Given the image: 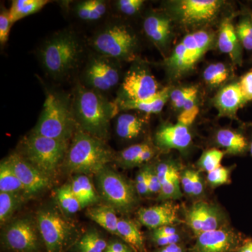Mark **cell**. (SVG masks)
Returning <instances> with one entry per match:
<instances>
[{"label": "cell", "mask_w": 252, "mask_h": 252, "mask_svg": "<svg viewBox=\"0 0 252 252\" xmlns=\"http://www.w3.org/2000/svg\"><path fill=\"white\" fill-rule=\"evenodd\" d=\"M247 103L248 102L244 97L239 82L233 83L223 88L217 94L215 102L220 117L234 119H238V111Z\"/></svg>", "instance_id": "obj_21"}, {"label": "cell", "mask_w": 252, "mask_h": 252, "mask_svg": "<svg viewBox=\"0 0 252 252\" xmlns=\"http://www.w3.org/2000/svg\"><path fill=\"white\" fill-rule=\"evenodd\" d=\"M156 143L160 148L183 151L192 142L189 127L182 124H165L160 126L155 135Z\"/></svg>", "instance_id": "obj_18"}, {"label": "cell", "mask_w": 252, "mask_h": 252, "mask_svg": "<svg viewBox=\"0 0 252 252\" xmlns=\"http://www.w3.org/2000/svg\"><path fill=\"white\" fill-rule=\"evenodd\" d=\"M13 23L10 19L9 9L1 4L0 9V44L1 47H4L9 40L10 31Z\"/></svg>", "instance_id": "obj_41"}, {"label": "cell", "mask_w": 252, "mask_h": 252, "mask_svg": "<svg viewBox=\"0 0 252 252\" xmlns=\"http://www.w3.org/2000/svg\"><path fill=\"white\" fill-rule=\"evenodd\" d=\"M105 252H108V251H107V250H106Z\"/></svg>", "instance_id": "obj_54"}, {"label": "cell", "mask_w": 252, "mask_h": 252, "mask_svg": "<svg viewBox=\"0 0 252 252\" xmlns=\"http://www.w3.org/2000/svg\"><path fill=\"white\" fill-rule=\"evenodd\" d=\"M144 4L143 0H117L113 6L121 16L132 17L140 12Z\"/></svg>", "instance_id": "obj_40"}, {"label": "cell", "mask_w": 252, "mask_h": 252, "mask_svg": "<svg viewBox=\"0 0 252 252\" xmlns=\"http://www.w3.org/2000/svg\"><path fill=\"white\" fill-rule=\"evenodd\" d=\"M217 144L232 155H243L249 151V140L241 132L230 129H220L216 135Z\"/></svg>", "instance_id": "obj_26"}, {"label": "cell", "mask_w": 252, "mask_h": 252, "mask_svg": "<svg viewBox=\"0 0 252 252\" xmlns=\"http://www.w3.org/2000/svg\"><path fill=\"white\" fill-rule=\"evenodd\" d=\"M198 90L195 86L180 88L170 91V99L174 108L182 111L193 108L196 104Z\"/></svg>", "instance_id": "obj_32"}, {"label": "cell", "mask_w": 252, "mask_h": 252, "mask_svg": "<svg viewBox=\"0 0 252 252\" xmlns=\"http://www.w3.org/2000/svg\"><path fill=\"white\" fill-rule=\"evenodd\" d=\"M117 235L135 252H147L143 237L132 220L119 219Z\"/></svg>", "instance_id": "obj_28"}, {"label": "cell", "mask_w": 252, "mask_h": 252, "mask_svg": "<svg viewBox=\"0 0 252 252\" xmlns=\"http://www.w3.org/2000/svg\"><path fill=\"white\" fill-rule=\"evenodd\" d=\"M146 36L161 53L168 49L172 39V18L163 11L152 10L146 14L142 23Z\"/></svg>", "instance_id": "obj_17"}, {"label": "cell", "mask_w": 252, "mask_h": 252, "mask_svg": "<svg viewBox=\"0 0 252 252\" xmlns=\"http://www.w3.org/2000/svg\"><path fill=\"white\" fill-rule=\"evenodd\" d=\"M249 144H250V146H249V151H250V154H251L252 157V134L251 138H250V140L249 141Z\"/></svg>", "instance_id": "obj_53"}, {"label": "cell", "mask_w": 252, "mask_h": 252, "mask_svg": "<svg viewBox=\"0 0 252 252\" xmlns=\"http://www.w3.org/2000/svg\"><path fill=\"white\" fill-rule=\"evenodd\" d=\"M217 46L220 52L228 55L233 62L241 64L243 61V46L240 44L235 26L230 19H225L220 25Z\"/></svg>", "instance_id": "obj_23"}, {"label": "cell", "mask_w": 252, "mask_h": 252, "mask_svg": "<svg viewBox=\"0 0 252 252\" xmlns=\"http://www.w3.org/2000/svg\"><path fill=\"white\" fill-rule=\"evenodd\" d=\"M56 198L61 210L67 215H73L81 210V205L73 193L70 185H63L58 190Z\"/></svg>", "instance_id": "obj_36"}, {"label": "cell", "mask_w": 252, "mask_h": 252, "mask_svg": "<svg viewBox=\"0 0 252 252\" xmlns=\"http://www.w3.org/2000/svg\"><path fill=\"white\" fill-rule=\"evenodd\" d=\"M224 153L217 149H211L204 152L199 160V166L204 171L209 172L213 171L221 166L222 160Z\"/></svg>", "instance_id": "obj_39"}, {"label": "cell", "mask_w": 252, "mask_h": 252, "mask_svg": "<svg viewBox=\"0 0 252 252\" xmlns=\"http://www.w3.org/2000/svg\"><path fill=\"white\" fill-rule=\"evenodd\" d=\"M72 102L78 128L107 140L111 122L119 113L116 102L109 100L105 94L87 89L79 82L73 89Z\"/></svg>", "instance_id": "obj_2"}, {"label": "cell", "mask_w": 252, "mask_h": 252, "mask_svg": "<svg viewBox=\"0 0 252 252\" xmlns=\"http://www.w3.org/2000/svg\"><path fill=\"white\" fill-rule=\"evenodd\" d=\"M0 192V221L1 224L9 220L22 203L24 195Z\"/></svg>", "instance_id": "obj_35"}, {"label": "cell", "mask_w": 252, "mask_h": 252, "mask_svg": "<svg viewBox=\"0 0 252 252\" xmlns=\"http://www.w3.org/2000/svg\"><path fill=\"white\" fill-rule=\"evenodd\" d=\"M77 128L73 112L72 94L46 89L40 117L32 131L49 138L69 141Z\"/></svg>", "instance_id": "obj_4"}, {"label": "cell", "mask_w": 252, "mask_h": 252, "mask_svg": "<svg viewBox=\"0 0 252 252\" xmlns=\"http://www.w3.org/2000/svg\"><path fill=\"white\" fill-rule=\"evenodd\" d=\"M144 168H145L149 193H160L161 185L158 177L156 169L152 167H147Z\"/></svg>", "instance_id": "obj_43"}, {"label": "cell", "mask_w": 252, "mask_h": 252, "mask_svg": "<svg viewBox=\"0 0 252 252\" xmlns=\"http://www.w3.org/2000/svg\"><path fill=\"white\" fill-rule=\"evenodd\" d=\"M203 191V182L201 176L198 172L193 171V195L198 196Z\"/></svg>", "instance_id": "obj_49"}, {"label": "cell", "mask_w": 252, "mask_h": 252, "mask_svg": "<svg viewBox=\"0 0 252 252\" xmlns=\"http://www.w3.org/2000/svg\"><path fill=\"white\" fill-rule=\"evenodd\" d=\"M251 62L252 63V59H251Z\"/></svg>", "instance_id": "obj_55"}, {"label": "cell", "mask_w": 252, "mask_h": 252, "mask_svg": "<svg viewBox=\"0 0 252 252\" xmlns=\"http://www.w3.org/2000/svg\"><path fill=\"white\" fill-rule=\"evenodd\" d=\"M49 2L48 0H14L9 9L10 19L14 24L39 12Z\"/></svg>", "instance_id": "obj_30"}, {"label": "cell", "mask_w": 252, "mask_h": 252, "mask_svg": "<svg viewBox=\"0 0 252 252\" xmlns=\"http://www.w3.org/2000/svg\"><path fill=\"white\" fill-rule=\"evenodd\" d=\"M104 0H82L72 3V11L79 21L88 23H97L108 14L110 6Z\"/></svg>", "instance_id": "obj_24"}, {"label": "cell", "mask_w": 252, "mask_h": 252, "mask_svg": "<svg viewBox=\"0 0 252 252\" xmlns=\"http://www.w3.org/2000/svg\"><path fill=\"white\" fill-rule=\"evenodd\" d=\"M96 176L99 193L109 206L126 214L137 206L135 187L122 175L107 166Z\"/></svg>", "instance_id": "obj_10"}, {"label": "cell", "mask_w": 252, "mask_h": 252, "mask_svg": "<svg viewBox=\"0 0 252 252\" xmlns=\"http://www.w3.org/2000/svg\"><path fill=\"white\" fill-rule=\"evenodd\" d=\"M135 189L139 195L145 196L149 195V191L146 177L145 168L142 169L137 175L135 179Z\"/></svg>", "instance_id": "obj_47"}, {"label": "cell", "mask_w": 252, "mask_h": 252, "mask_svg": "<svg viewBox=\"0 0 252 252\" xmlns=\"http://www.w3.org/2000/svg\"><path fill=\"white\" fill-rule=\"evenodd\" d=\"M116 154L105 140L77 128L63 165L77 175H97L115 160Z\"/></svg>", "instance_id": "obj_3"}, {"label": "cell", "mask_w": 252, "mask_h": 252, "mask_svg": "<svg viewBox=\"0 0 252 252\" xmlns=\"http://www.w3.org/2000/svg\"><path fill=\"white\" fill-rule=\"evenodd\" d=\"M215 42V35L212 32L199 30L189 33L175 46L171 56L165 60L167 72L175 78L187 74L213 48Z\"/></svg>", "instance_id": "obj_7"}, {"label": "cell", "mask_w": 252, "mask_h": 252, "mask_svg": "<svg viewBox=\"0 0 252 252\" xmlns=\"http://www.w3.org/2000/svg\"><path fill=\"white\" fill-rule=\"evenodd\" d=\"M169 88H164L152 98L142 101H122L114 102L117 104L119 112L122 111H137L143 114H158L161 112L167 101L170 98Z\"/></svg>", "instance_id": "obj_25"}, {"label": "cell", "mask_w": 252, "mask_h": 252, "mask_svg": "<svg viewBox=\"0 0 252 252\" xmlns=\"http://www.w3.org/2000/svg\"><path fill=\"white\" fill-rule=\"evenodd\" d=\"M242 245L238 233L230 228H220L198 235L189 252H234Z\"/></svg>", "instance_id": "obj_15"}, {"label": "cell", "mask_w": 252, "mask_h": 252, "mask_svg": "<svg viewBox=\"0 0 252 252\" xmlns=\"http://www.w3.org/2000/svg\"><path fill=\"white\" fill-rule=\"evenodd\" d=\"M156 252H186V250L180 244H173V245L160 248Z\"/></svg>", "instance_id": "obj_51"}, {"label": "cell", "mask_w": 252, "mask_h": 252, "mask_svg": "<svg viewBox=\"0 0 252 252\" xmlns=\"http://www.w3.org/2000/svg\"><path fill=\"white\" fill-rule=\"evenodd\" d=\"M149 142L133 144L116 154L115 160L125 167L136 166L141 154L148 147Z\"/></svg>", "instance_id": "obj_38"}, {"label": "cell", "mask_w": 252, "mask_h": 252, "mask_svg": "<svg viewBox=\"0 0 252 252\" xmlns=\"http://www.w3.org/2000/svg\"><path fill=\"white\" fill-rule=\"evenodd\" d=\"M199 112H200V109L196 105L193 107V108L182 111L178 118H177L178 124L189 127L195 122V119L198 117Z\"/></svg>", "instance_id": "obj_45"}, {"label": "cell", "mask_w": 252, "mask_h": 252, "mask_svg": "<svg viewBox=\"0 0 252 252\" xmlns=\"http://www.w3.org/2000/svg\"><path fill=\"white\" fill-rule=\"evenodd\" d=\"M229 180L230 170L222 165L207 174V181L212 187H216L228 184Z\"/></svg>", "instance_id": "obj_42"}, {"label": "cell", "mask_w": 252, "mask_h": 252, "mask_svg": "<svg viewBox=\"0 0 252 252\" xmlns=\"http://www.w3.org/2000/svg\"><path fill=\"white\" fill-rule=\"evenodd\" d=\"M74 245L75 252H105L108 243L98 232L91 230L77 240Z\"/></svg>", "instance_id": "obj_33"}, {"label": "cell", "mask_w": 252, "mask_h": 252, "mask_svg": "<svg viewBox=\"0 0 252 252\" xmlns=\"http://www.w3.org/2000/svg\"><path fill=\"white\" fill-rule=\"evenodd\" d=\"M223 4L219 0H180L170 2V10L181 24L196 28L214 22Z\"/></svg>", "instance_id": "obj_12"}, {"label": "cell", "mask_w": 252, "mask_h": 252, "mask_svg": "<svg viewBox=\"0 0 252 252\" xmlns=\"http://www.w3.org/2000/svg\"><path fill=\"white\" fill-rule=\"evenodd\" d=\"M114 130L121 140H135L144 133L149 124L148 114L141 112H119L116 116Z\"/></svg>", "instance_id": "obj_20"}, {"label": "cell", "mask_w": 252, "mask_h": 252, "mask_svg": "<svg viewBox=\"0 0 252 252\" xmlns=\"http://www.w3.org/2000/svg\"><path fill=\"white\" fill-rule=\"evenodd\" d=\"M238 252H252V240H248L243 243Z\"/></svg>", "instance_id": "obj_52"}, {"label": "cell", "mask_w": 252, "mask_h": 252, "mask_svg": "<svg viewBox=\"0 0 252 252\" xmlns=\"http://www.w3.org/2000/svg\"><path fill=\"white\" fill-rule=\"evenodd\" d=\"M81 71L79 84L87 89L105 94L122 83L121 62L93 52Z\"/></svg>", "instance_id": "obj_8"}, {"label": "cell", "mask_w": 252, "mask_h": 252, "mask_svg": "<svg viewBox=\"0 0 252 252\" xmlns=\"http://www.w3.org/2000/svg\"><path fill=\"white\" fill-rule=\"evenodd\" d=\"M155 169L161 185L159 198L161 200H174L181 198L182 193L181 190L180 175L175 164L171 162H162Z\"/></svg>", "instance_id": "obj_22"}, {"label": "cell", "mask_w": 252, "mask_h": 252, "mask_svg": "<svg viewBox=\"0 0 252 252\" xmlns=\"http://www.w3.org/2000/svg\"><path fill=\"white\" fill-rule=\"evenodd\" d=\"M0 192L16 193L22 192L24 195L22 184L6 159L0 165Z\"/></svg>", "instance_id": "obj_31"}, {"label": "cell", "mask_w": 252, "mask_h": 252, "mask_svg": "<svg viewBox=\"0 0 252 252\" xmlns=\"http://www.w3.org/2000/svg\"><path fill=\"white\" fill-rule=\"evenodd\" d=\"M179 233L173 225H165L153 230L152 235L153 236H170Z\"/></svg>", "instance_id": "obj_50"}, {"label": "cell", "mask_w": 252, "mask_h": 252, "mask_svg": "<svg viewBox=\"0 0 252 252\" xmlns=\"http://www.w3.org/2000/svg\"><path fill=\"white\" fill-rule=\"evenodd\" d=\"M160 90L147 64L136 60L123 78L114 101L146 100L154 97Z\"/></svg>", "instance_id": "obj_11"}, {"label": "cell", "mask_w": 252, "mask_h": 252, "mask_svg": "<svg viewBox=\"0 0 252 252\" xmlns=\"http://www.w3.org/2000/svg\"><path fill=\"white\" fill-rule=\"evenodd\" d=\"M137 215L140 223L152 230L165 225H173L180 222L177 207L170 202L157 206L141 208Z\"/></svg>", "instance_id": "obj_19"}, {"label": "cell", "mask_w": 252, "mask_h": 252, "mask_svg": "<svg viewBox=\"0 0 252 252\" xmlns=\"http://www.w3.org/2000/svg\"><path fill=\"white\" fill-rule=\"evenodd\" d=\"M46 252H65L77 243L75 225L54 210H42L36 222Z\"/></svg>", "instance_id": "obj_9"}, {"label": "cell", "mask_w": 252, "mask_h": 252, "mask_svg": "<svg viewBox=\"0 0 252 252\" xmlns=\"http://www.w3.org/2000/svg\"><path fill=\"white\" fill-rule=\"evenodd\" d=\"M182 238L179 233L170 235V236H153L152 235V240L157 246L163 248L173 244H180Z\"/></svg>", "instance_id": "obj_48"}, {"label": "cell", "mask_w": 252, "mask_h": 252, "mask_svg": "<svg viewBox=\"0 0 252 252\" xmlns=\"http://www.w3.org/2000/svg\"><path fill=\"white\" fill-rule=\"evenodd\" d=\"M186 223L196 236L219 229L221 225L223 217L220 209L206 202L194 203L186 213Z\"/></svg>", "instance_id": "obj_16"}, {"label": "cell", "mask_w": 252, "mask_h": 252, "mask_svg": "<svg viewBox=\"0 0 252 252\" xmlns=\"http://www.w3.org/2000/svg\"><path fill=\"white\" fill-rule=\"evenodd\" d=\"M6 160L22 184L26 197H31L44 191L51 185V178L21 157L17 152L11 154Z\"/></svg>", "instance_id": "obj_14"}, {"label": "cell", "mask_w": 252, "mask_h": 252, "mask_svg": "<svg viewBox=\"0 0 252 252\" xmlns=\"http://www.w3.org/2000/svg\"><path fill=\"white\" fill-rule=\"evenodd\" d=\"M239 84L247 102L252 101V70L245 73L239 81Z\"/></svg>", "instance_id": "obj_44"}, {"label": "cell", "mask_w": 252, "mask_h": 252, "mask_svg": "<svg viewBox=\"0 0 252 252\" xmlns=\"http://www.w3.org/2000/svg\"><path fill=\"white\" fill-rule=\"evenodd\" d=\"M194 170H187L180 175V183L185 193L193 195V175Z\"/></svg>", "instance_id": "obj_46"}, {"label": "cell", "mask_w": 252, "mask_h": 252, "mask_svg": "<svg viewBox=\"0 0 252 252\" xmlns=\"http://www.w3.org/2000/svg\"><path fill=\"white\" fill-rule=\"evenodd\" d=\"M37 225L29 219H19L6 226L2 235L4 246L13 252H39L41 248Z\"/></svg>", "instance_id": "obj_13"}, {"label": "cell", "mask_w": 252, "mask_h": 252, "mask_svg": "<svg viewBox=\"0 0 252 252\" xmlns=\"http://www.w3.org/2000/svg\"><path fill=\"white\" fill-rule=\"evenodd\" d=\"M89 45L96 54L121 63H132L138 58L140 40L130 26L120 21H112L94 32Z\"/></svg>", "instance_id": "obj_5"}, {"label": "cell", "mask_w": 252, "mask_h": 252, "mask_svg": "<svg viewBox=\"0 0 252 252\" xmlns=\"http://www.w3.org/2000/svg\"><path fill=\"white\" fill-rule=\"evenodd\" d=\"M86 215L104 229L110 232L112 234L117 235L119 219L116 214V210L112 207L109 205L91 207L88 209Z\"/></svg>", "instance_id": "obj_29"}, {"label": "cell", "mask_w": 252, "mask_h": 252, "mask_svg": "<svg viewBox=\"0 0 252 252\" xmlns=\"http://www.w3.org/2000/svg\"><path fill=\"white\" fill-rule=\"evenodd\" d=\"M235 28L239 40L244 49L252 51V10H244Z\"/></svg>", "instance_id": "obj_34"}, {"label": "cell", "mask_w": 252, "mask_h": 252, "mask_svg": "<svg viewBox=\"0 0 252 252\" xmlns=\"http://www.w3.org/2000/svg\"><path fill=\"white\" fill-rule=\"evenodd\" d=\"M230 71L223 63H212L205 68L203 79L205 83L212 87H218L228 79Z\"/></svg>", "instance_id": "obj_37"}, {"label": "cell", "mask_w": 252, "mask_h": 252, "mask_svg": "<svg viewBox=\"0 0 252 252\" xmlns=\"http://www.w3.org/2000/svg\"><path fill=\"white\" fill-rule=\"evenodd\" d=\"M69 185L73 193L80 202L81 208L90 206L98 200L95 189L87 175L74 176Z\"/></svg>", "instance_id": "obj_27"}, {"label": "cell", "mask_w": 252, "mask_h": 252, "mask_svg": "<svg viewBox=\"0 0 252 252\" xmlns=\"http://www.w3.org/2000/svg\"><path fill=\"white\" fill-rule=\"evenodd\" d=\"M84 53L80 36L72 30L63 29L46 38L38 51V58L46 75L60 82L79 69Z\"/></svg>", "instance_id": "obj_1"}, {"label": "cell", "mask_w": 252, "mask_h": 252, "mask_svg": "<svg viewBox=\"0 0 252 252\" xmlns=\"http://www.w3.org/2000/svg\"><path fill=\"white\" fill-rule=\"evenodd\" d=\"M69 144V141L49 138L31 131L20 142L17 153L51 179L63 165Z\"/></svg>", "instance_id": "obj_6"}]
</instances>
